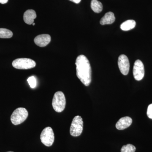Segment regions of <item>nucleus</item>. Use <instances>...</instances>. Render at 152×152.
Here are the masks:
<instances>
[{
  "instance_id": "20",
  "label": "nucleus",
  "mask_w": 152,
  "mask_h": 152,
  "mask_svg": "<svg viewBox=\"0 0 152 152\" xmlns=\"http://www.w3.org/2000/svg\"><path fill=\"white\" fill-rule=\"evenodd\" d=\"M8 0H0V3L1 4H5L7 3Z\"/></svg>"
},
{
  "instance_id": "11",
  "label": "nucleus",
  "mask_w": 152,
  "mask_h": 152,
  "mask_svg": "<svg viewBox=\"0 0 152 152\" xmlns=\"http://www.w3.org/2000/svg\"><path fill=\"white\" fill-rule=\"evenodd\" d=\"M37 18L36 12L33 10H29L26 11L23 15L24 21L28 25H31L34 23V19Z\"/></svg>"
},
{
  "instance_id": "13",
  "label": "nucleus",
  "mask_w": 152,
  "mask_h": 152,
  "mask_svg": "<svg viewBox=\"0 0 152 152\" xmlns=\"http://www.w3.org/2000/svg\"><path fill=\"white\" fill-rule=\"evenodd\" d=\"M136 25L135 21L133 20H129L121 24L120 28L123 31H129L134 28Z\"/></svg>"
},
{
  "instance_id": "2",
  "label": "nucleus",
  "mask_w": 152,
  "mask_h": 152,
  "mask_svg": "<svg viewBox=\"0 0 152 152\" xmlns=\"http://www.w3.org/2000/svg\"><path fill=\"white\" fill-rule=\"evenodd\" d=\"M66 104V98L64 93L61 91L55 93L52 102L54 110L57 113H61L64 110Z\"/></svg>"
},
{
  "instance_id": "17",
  "label": "nucleus",
  "mask_w": 152,
  "mask_h": 152,
  "mask_svg": "<svg viewBox=\"0 0 152 152\" xmlns=\"http://www.w3.org/2000/svg\"><path fill=\"white\" fill-rule=\"evenodd\" d=\"M27 81L32 88H34L37 86V80L34 76L29 77Z\"/></svg>"
},
{
  "instance_id": "19",
  "label": "nucleus",
  "mask_w": 152,
  "mask_h": 152,
  "mask_svg": "<svg viewBox=\"0 0 152 152\" xmlns=\"http://www.w3.org/2000/svg\"><path fill=\"white\" fill-rule=\"evenodd\" d=\"M75 3V4H79L81 0H69Z\"/></svg>"
},
{
  "instance_id": "18",
  "label": "nucleus",
  "mask_w": 152,
  "mask_h": 152,
  "mask_svg": "<svg viewBox=\"0 0 152 152\" xmlns=\"http://www.w3.org/2000/svg\"><path fill=\"white\" fill-rule=\"evenodd\" d=\"M147 114L148 117L152 119V104H150L148 107Z\"/></svg>"
},
{
  "instance_id": "8",
  "label": "nucleus",
  "mask_w": 152,
  "mask_h": 152,
  "mask_svg": "<svg viewBox=\"0 0 152 152\" xmlns=\"http://www.w3.org/2000/svg\"><path fill=\"white\" fill-rule=\"evenodd\" d=\"M118 66L121 73L124 75H127L129 71L130 64L126 56L121 55L119 56L118 59Z\"/></svg>"
},
{
  "instance_id": "14",
  "label": "nucleus",
  "mask_w": 152,
  "mask_h": 152,
  "mask_svg": "<svg viewBox=\"0 0 152 152\" xmlns=\"http://www.w3.org/2000/svg\"><path fill=\"white\" fill-rule=\"evenodd\" d=\"M91 6L92 10L95 13H99L102 11V4L98 0H92Z\"/></svg>"
},
{
  "instance_id": "9",
  "label": "nucleus",
  "mask_w": 152,
  "mask_h": 152,
  "mask_svg": "<svg viewBox=\"0 0 152 152\" xmlns=\"http://www.w3.org/2000/svg\"><path fill=\"white\" fill-rule=\"evenodd\" d=\"M51 39V38L50 35L43 34L36 37L34 39V42L38 46L44 47L50 43Z\"/></svg>"
},
{
  "instance_id": "22",
  "label": "nucleus",
  "mask_w": 152,
  "mask_h": 152,
  "mask_svg": "<svg viewBox=\"0 0 152 152\" xmlns=\"http://www.w3.org/2000/svg\"><path fill=\"white\" fill-rule=\"evenodd\" d=\"M12 152V151H9V152Z\"/></svg>"
},
{
  "instance_id": "12",
  "label": "nucleus",
  "mask_w": 152,
  "mask_h": 152,
  "mask_svg": "<svg viewBox=\"0 0 152 152\" xmlns=\"http://www.w3.org/2000/svg\"><path fill=\"white\" fill-rule=\"evenodd\" d=\"M115 20V15L112 12H108L105 14L101 19L100 23L102 25L111 24Z\"/></svg>"
},
{
  "instance_id": "7",
  "label": "nucleus",
  "mask_w": 152,
  "mask_h": 152,
  "mask_svg": "<svg viewBox=\"0 0 152 152\" xmlns=\"http://www.w3.org/2000/svg\"><path fill=\"white\" fill-rule=\"evenodd\" d=\"M133 75L136 80H141L145 75V69L142 61L137 60L134 64L133 67Z\"/></svg>"
},
{
  "instance_id": "10",
  "label": "nucleus",
  "mask_w": 152,
  "mask_h": 152,
  "mask_svg": "<svg viewBox=\"0 0 152 152\" xmlns=\"http://www.w3.org/2000/svg\"><path fill=\"white\" fill-rule=\"evenodd\" d=\"M132 123V119L129 117H124L121 118L116 124L117 129L123 130L129 127Z\"/></svg>"
},
{
  "instance_id": "4",
  "label": "nucleus",
  "mask_w": 152,
  "mask_h": 152,
  "mask_svg": "<svg viewBox=\"0 0 152 152\" xmlns=\"http://www.w3.org/2000/svg\"><path fill=\"white\" fill-rule=\"evenodd\" d=\"M83 121L80 116H76L72 121L70 129V134L73 137H78L83 132Z\"/></svg>"
},
{
  "instance_id": "16",
  "label": "nucleus",
  "mask_w": 152,
  "mask_h": 152,
  "mask_svg": "<svg viewBox=\"0 0 152 152\" xmlns=\"http://www.w3.org/2000/svg\"><path fill=\"white\" fill-rule=\"evenodd\" d=\"M136 149L134 146L132 144H128L123 146L121 149V152H135Z\"/></svg>"
},
{
  "instance_id": "15",
  "label": "nucleus",
  "mask_w": 152,
  "mask_h": 152,
  "mask_svg": "<svg viewBox=\"0 0 152 152\" xmlns=\"http://www.w3.org/2000/svg\"><path fill=\"white\" fill-rule=\"evenodd\" d=\"M13 36V33L10 30L6 28H0V38H10Z\"/></svg>"
},
{
  "instance_id": "6",
  "label": "nucleus",
  "mask_w": 152,
  "mask_h": 152,
  "mask_svg": "<svg viewBox=\"0 0 152 152\" xmlns=\"http://www.w3.org/2000/svg\"><path fill=\"white\" fill-rule=\"evenodd\" d=\"M41 142L47 147H50L53 145L54 142L55 136L53 129L50 127L44 129L40 135Z\"/></svg>"
},
{
  "instance_id": "1",
  "label": "nucleus",
  "mask_w": 152,
  "mask_h": 152,
  "mask_svg": "<svg viewBox=\"0 0 152 152\" xmlns=\"http://www.w3.org/2000/svg\"><path fill=\"white\" fill-rule=\"evenodd\" d=\"M75 65L77 76L86 86H89L91 82V68L89 61L84 55L77 57Z\"/></svg>"
},
{
  "instance_id": "5",
  "label": "nucleus",
  "mask_w": 152,
  "mask_h": 152,
  "mask_svg": "<svg viewBox=\"0 0 152 152\" xmlns=\"http://www.w3.org/2000/svg\"><path fill=\"white\" fill-rule=\"evenodd\" d=\"M13 66L18 69H28L35 67L36 63L34 60L27 58H20L14 60Z\"/></svg>"
},
{
  "instance_id": "3",
  "label": "nucleus",
  "mask_w": 152,
  "mask_h": 152,
  "mask_svg": "<svg viewBox=\"0 0 152 152\" xmlns=\"http://www.w3.org/2000/svg\"><path fill=\"white\" fill-rule=\"evenodd\" d=\"M28 115V113L26 109L23 107L18 108L11 115V122L15 125L20 124L26 121Z\"/></svg>"
},
{
  "instance_id": "21",
  "label": "nucleus",
  "mask_w": 152,
  "mask_h": 152,
  "mask_svg": "<svg viewBox=\"0 0 152 152\" xmlns=\"http://www.w3.org/2000/svg\"><path fill=\"white\" fill-rule=\"evenodd\" d=\"M32 25H33V26H34L35 25V23H33L32 24Z\"/></svg>"
}]
</instances>
